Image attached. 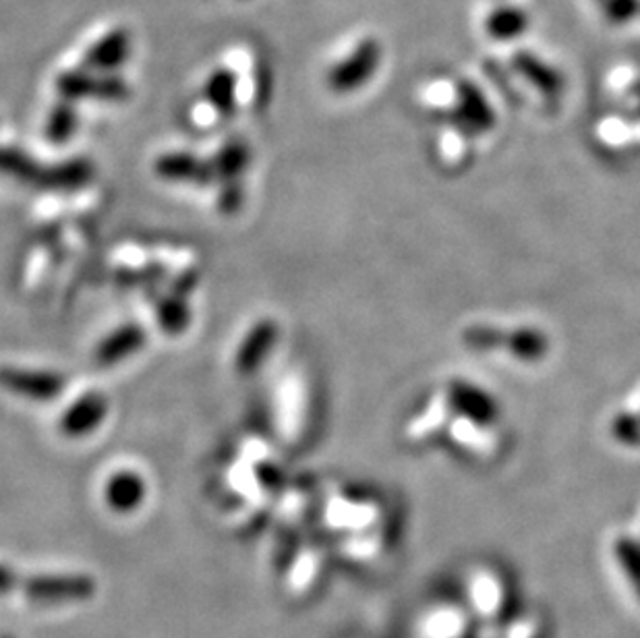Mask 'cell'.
<instances>
[{"label": "cell", "instance_id": "3957f363", "mask_svg": "<svg viewBox=\"0 0 640 638\" xmlns=\"http://www.w3.org/2000/svg\"><path fill=\"white\" fill-rule=\"evenodd\" d=\"M23 591L38 603L84 601L96 593V583L86 574H40L23 583Z\"/></svg>", "mask_w": 640, "mask_h": 638}, {"label": "cell", "instance_id": "30bf717a", "mask_svg": "<svg viewBox=\"0 0 640 638\" xmlns=\"http://www.w3.org/2000/svg\"><path fill=\"white\" fill-rule=\"evenodd\" d=\"M146 491H148L146 484L137 473L123 471V473L112 475L109 479L106 489H104V498H106V504L111 510L118 512V514H127L143 504Z\"/></svg>", "mask_w": 640, "mask_h": 638}, {"label": "cell", "instance_id": "277c9868", "mask_svg": "<svg viewBox=\"0 0 640 638\" xmlns=\"http://www.w3.org/2000/svg\"><path fill=\"white\" fill-rule=\"evenodd\" d=\"M381 61V48L376 40H365L356 46L353 54L334 66L328 75V86L336 93H351L365 86Z\"/></svg>", "mask_w": 640, "mask_h": 638}, {"label": "cell", "instance_id": "9c48e42d", "mask_svg": "<svg viewBox=\"0 0 640 638\" xmlns=\"http://www.w3.org/2000/svg\"><path fill=\"white\" fill-rule=\"evenodd\" d=\"M155 175L168 180H191L199 185H210L216 178L210 164L187 152L160 155L155 160Z\"/></svg>", "mask_w": 640, "mask_h": 638}, {"label": "cell", "instance_id": "7c38bea8", "mask_svg": "<svg viewBox=\"0 0 640 638\" xmlns=\"http://www.w3.org/2000/svg\"><path fill=\"white\" fill-rule=\"evenodd\" d=\"M91 176H93V166L89 160H68L63 164L42 168L36 185L52 191H73L88 185Z\"/></svg>", "mask_w": 640, "mask_h": 638}, {"label": "cell", "instance_id": "6da1fadb", "mask_svg": "<svg viewBox=\"0 0 640 638\" xmlns=\"http://www.w3.org/2000/svg\"><path fill=\"white\" fill-rule=\"evenodd\" d=\"M461 340L470 351H504L518 363H541L552 349L550 336L535 326L502 328L491 324H475L463 331Z\"/></svg>", "mask_w": 640, "mask_h": 638}, {"label": "cell", "instance_id": "4fadbf2b", "mask_svg": "<svg viewBox=\"0 0 640 638\" xmlns=\"http://www.w3.org/2000/svg\"><path fill=\"white\" fill-rule=\"evenodd\" d=\"M131 52V38L125 29H112L102 40L91 46L86 54V66L93 71H112L123 65Z\"/></svg>", "mask_w": 640, "mask_h": 638}, {"label": "cell", "instance_id": "8fae6325", "mask_svg": "<svg viewBox=\"0 0 640 638\" xmlns=\"http://www.w3.org/2000/svg\"><path fill=\"white\" fill-rule=\"evenodd\" d=\"M456 118L466 132L486 133L495 125V114L487 104L484 93L470 84H463L459 88V109Z\"/></svg>", "mask_w": 640, "mask_h": 638}, {"label": "cell", "instance_id": "cb8c5ba5", "mask_svg": "<svg viewBox=\"0 0 640 638\" xmlns=\"http://www.w3.org/2000/svg\"><path fill=\"white\" fill-rule=\"evenodd\" d=\"M639 9V0H610L607 15L616 23L628 22Z\"/></svg>", "mask_w": 640, "mask_h": 638}, {"label": "cell", "instance_id": "9a60e30c", "mask_svg": "<svg viewBox=\"0 0 640 638\" xmlns=\"http://www.w3.org/2000/svg\"><path fill=\"white\" fill-rule=\"evenodd\" d=\"M205 98L208 102L221 112L222 116H228L235 112L237 102V77L228 68H218L210 75L205 84Z\"/></svg>", "mask_w": 640, "mask_h": 638}, {"label": "cell", "instance_id": "ba28073f", "mask_svg": "<svg viewBox=\"0 0 640 638\" xmlns=\"http://www.w3.org/2000/svg\"><path fill=\"white\" fill-rule=\"evenodd\" d=\"M278 338V326L272 320H262L244 336L239 352H237V372L241 375L255 374L269 351L274 349Z\"/></svg>", "mask_w": 640, "mask_h": 638}, {"label": "cell", "instance_id": "5b68a950", "mask_svg": "<svg viewBox=\"0 0 640 638\" xmlns=\"http://www.w3.org/2000/svg\"><path fill=\"white\" fill-rule=\"evenodd\" d=\"M59 93L65 100L100 98V100H125L129 86L116 75H93L88 71H66L57 79Z\"/></svg>", "mask_w": 640, "mask_h": 638}, {"label": "cell", "instance_id": "d6986e66", "mask_svg": "<svg viewBox=\"0 0 640 638\" xmlns=\"http://www.w3.org/2000/svg\"><path fill=\"white\" fill-rule=\"evenodd\" d=\"M75 129H77V112L73 109L71 100H65L50 112L46 123V139L54 146H63L73 137Z\"/></svg>", "mask_w": 640, "mask_h": 638}, {"label": "cell", "instance_id": "5bb4252c", "mask_svg": "<svg viewBox=\"0 0 640 638\" xmlns=\"http://www.w3.org/2000/svg\"><path fill=\"white\" fill-rule=\"evenodd\" d=\"M148 336L141 326L137 324H129L123 326L116 331H112L109 338H104L100 342V347L96 349V361L100 365H114L125 361L127 356H131L139 349H143Z\"/></svg>", "mask_w": 640, "mask_h": 638}, {"label": "cell", "instance_id": "f1b7e54d", "mask_svg": "<svg viewBox=\"0 0 640 638\" xmlns=\"http://www.w3.org/2000/svg\"><path fill=\"white\" fill-rule=\"evenodd\" d=\"M639 93H640V91H639Z\"/></svg>", "mask_w": 640, "mask_h": 638}, {"label": "cell", "instance_id": "8992f818", "mask_svg": "<svg viewBox=\"0 0 640 638\" xmlns=\"http://www.w3.org/2000/svg\"><path fill=\"white\" fill-rule=\"evenodd\" d=\"M0 384L22 397L52 400L63 392L65 377L54 372H25L7 367L0 372Z\"/></svg>", "mask_w": 640, "mask_h": 638}, {"label": "cell", "instance_id": "4316f807", "mask_svg": "<svg viewBox=\"0 0 640 638\" xmlns=\"http://www.w3.org/2000/svg\"><path fill=\"white\" fill-rule=\"evenodd\" d=\"M17 587V574L7 566H0V595L11 593Z\"/></svg>", "mask_w": 640, "mask_h": 638}, {"label": "cell", "instance_id": "7a4b0ae2", "mask_svg": "<svg viewBox=\"0 0 640 638\" xmlns=\"http://www.w3.org/2000/svg\"><path fill=\"white\" fill-rule=\"evenodd\" d=\"M443 402L450 415L473 423L481 429H495L502 421V404L481 384L452 379L443 390Z\"/></svg>", "mask_w": 640, "mask_h": 638}, {"label": "cell", "instance_id": "44dd1931", "mask_svg": "<svg viewBox=\"0 0 640 638\" xmlns=\"http://www.w3.org/2000/svg\"><path fill=\"white\" fill-rule=\"evenodd\" d=\"M527 27V17L518 9H500L489 15L487 29L498 40H510L518 34H523Z\"/></svg>", "mask_w": 640, "mask_h": 638}, {"label": "cell", "instance_id": "ac0fdd59", "mask_svg": "<svg viewBox=\"0 0 640 638\" xmlns=\"http://www.w3.org/2000/svg\"><path fill=\"white\" fill-rule=\"evenodd\" d=\"M155 317H158L160 328L173 334V336L187 330L191 324V311L180 295L160 301L158 309H155Z\"/></svg>", "mask_w": 640, "mask_h": 638}, {"label": "cell", "instance_id": "52a82bcc", "mask_svg": "<svg viewBox=\"0 0 640 638\" xmlns=\"http://www.w3.org/2000/svg\"><path fill=\"white\" fill-rule=\"evenodd\" d=\"M106 413H109L106 398L98 392H89L86 397L79 398L61 417V431L66 438H84L102 425Z\"/></svg>", "mask_w": 640, "mask_h": 638}, {"label": "cell", "instance_id": "83f0119b", "mask_svg": "<svg viewBox=\"0 0 640 638\" xmlns=\"http://www.w3.org/2000/svg\"><path fill=\"white\" fill-rule=\"evenodd\" d=\"M0 638H13V637H11V635H2V637H0Z\"/></svg>", "mask_w": 640, "mask_h": 638}, {"label": "cell", "instance_id": "ffe728a7", "mask_svg": "<svg viewBox=\"0 0 640 638\" xmlns=\"http://www.w3.org/2000/svg\"><path fill=\"white\" fill-rule=\"evenodd\" d=\"M610 436L624 448H640V411H618L610 418Z\"/></svg>", "mask_w": 640, "mask_h": 638}, {"label": "cell", "instance_id": "603a6c76", "mask_svg": "<svg viewBox=\"0 0 640 638\" xmlns=\"http://www.w3.org/2000/svg\"><path fill=\"white\" fill-rule=\"evenodd\" d=\"M243 203V189L237 180H228L221 191L218 205L224 214H235Z\"/></svg>", "mask_w": 640, "mask_h": 638}, {"label": "cell", "instance_id": "484cf974", "mask_svg": "<svg viewBox=\"0 0 640 638\" xmlns=\"http://www.w3.org/2000/svg\"><path fill=\"white\" fill-rule=\"evenodd\" d=\"M267 96H269V68L264 65L258 68V104L260 107L265 104Z\"/></svg>", "mask_w": 640, "mask_h": 638}, {"label": "cell", "instance_id": "d4e9b609", "mask_svg": "<svg viewBox=\"0 0 640 638\" xmlns=\"http://www.w3.org/2000/svg\"><path fill=\"white\" fill-rule=\"evenodd\" d=\"M258 477L262 479V484L265 487H269V489H280L283 484H285V475L280 473V468H276V466H272V464H262L260 468H258Z\"/></svg>", "mask_w": 640, "mask_h": 638}, {"label": "cell", "instance_id": "e0dca14e", "mask_svg": "<svg viewBox=\"0 0 640 638\" xmlns=\"http://www.w3.org/2000/svg\"><path fill=\"white\" fill-rule=\"evenodd\" d=\"M249 158H251L249 148L244 146L243 141H233V143H226L221 152L214 155L210 166H212L216 178L237 180V176L247 168Z\"/></svg>", "mask_w": 640, "mask_h": 638}, {"label": "cell", "instance_id": "2e32d148", "mask_svg": "<svg viewBox=\"0 0 640 638\" xmlns=\"http://www.w3.org/2000/svg\"><path fill=\"white\" fill-rule=\"evenodd\" d=\"M516 68L529 79L530 84L539 91H543L545 96H555L562 91V77L553 71L552 66L541 63L537 57H532L529 52H520L514 59Z\"/></svg>", "mask_w": 640, "mask_h": 638}, {"label": "cell", "instance_id": "7402d4cb", "mask_svg": "<svg viewBox=\"0 0 640 638\" xmlns=\"http://www.w3.org/2000/svg\"><path fill=\"white\" fill-rule=\"evenodd\" d=\"M42 166H38L32 158L23 154L22 150H0V173L15 176L25 183H36Z\"/></svg>", "mask_w": 640, "mask_h": 638}]
</instances>
